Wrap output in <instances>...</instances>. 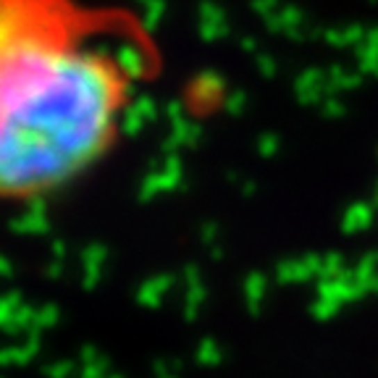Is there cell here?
Here are the masks:
<instances>
[{"label": "cell", "instance_id": "1", "mask_svg": "<svg viewBox=\"0 0 378 378\" xmlns=\"http://www.w3.org/2000/svg\"><path fill=\"white\" fill-rule=\"evenodd\" d=\"M161 63V47L131 8L0 0L3 197L47 200L94 168Z\"/></svg>", "mask_w": 378, "mask_h": 378}]
</instances>
